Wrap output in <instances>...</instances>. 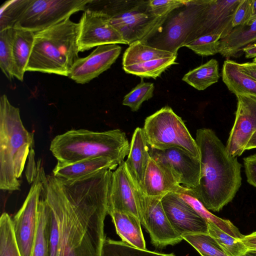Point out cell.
I'll list each match as a JSON object with an SVG mask.
<instances>
[{
	"label": "cell",
	"instance_id": "cell-37",
	"mask_svg": "<svg viewBox=\"0 0 256 256\" xmlns=\"http://www.w3.org/2000/svg\"><path fill=\"white\" fill-rule=\"evenodd\" d=\"M154 86L152 82H145L142 80L136 87L126 94L122 104L130 107L133 112L139 110L142 104L154 96Z\"/></svg>",
	"mask_w": 256,
	"mask_h": 256
},
{
	"label": "cell",
	"instance_id": "cell-47",
	"mask_svg": "<svg viewBox=\"0 0 256 256\" xmlns=\"http://www.w3.org/2000/svg\"><path fill=\"white\" fill-rule=\"evenodd\" d=\"M244 256H256V250H248L245 254H243Z\"/></svg>",
	"mask_w": 256,
	"mask_h": 256
},
{
	"label": "cell",
	"instance_id": "cell-28",
	"mask_svg": "<svg viewBox=\"0 0 256 256\" xmlns=\"http://www.w3.org/2000/svg\"><path fill=\"white\" fill-rule=\"evenodd\" d=\"M38 228L32 256H50V222L48 208L40 196Z\"/></svg>",
	"mask_w": 256,
	"mask_h": 256
},
{
	"label": "cell",
	"instance_id": "cell-31",
	"mask_svg": "<svg viewBox=\"0 0 256 256\" xmlns=\"http://www.w3.org/2000/svg\"><path fill=\"white\" fill-rule=\"evenodd\" d=\"M102 256H176L174 253L164 254L142 250L132 246L122 241L106 238Z\"/></svg>",
	"mask_w": 256,
	"mask_h": 256
},
{
	"label": "cell",
	"instance_id": "cell-16",
	"mask_svg": "<svg viewBox=\"0 0 256 256\" xmlns=\"http://www.w3.org/2000/svg\"><path fill=\"white\" fill-rule=\"evenodd\" d=\"M162 204L171 226L180 236L208 234L207 222L176 193L164 196Z\"/></svg>",
	"mask_w": 256,
	"mask_h": 256
},
{
	"label": "cell",
	"instance_id": "cell-39",
	"mask_svg": "<svg viewBox=\"0 0 256 256\" xmlns=\"http://www.w3.org/2000/svg\"><path fill=\"white\" fill-rule=\"evenodd\" d=\"M188 0H150L148 4L150 11L158 17H167L172 12L185 5Z\"/></svg>",
	"mask_w": 256,
	"mask_h": 256
},
{
	"label": "cell",
	"instance_id": "cell-41",
	"mask_svg": "<svg viewBox=\"0 0 256 256\" xmlns=\"http://www.w3.org/2000/svg\"><path fill=\"white\" fill-rule=\"evenodd\" d=\"M243 161L247 182L256 188V154L244 158Z\"/></svg>",
	"mask_w": 256,
	"mask_h": 256
},
{
	"label": "cell",
	"instance_id": "cell-24",
	"mask_svg": "<svg viewBox=\"0 0 256 256\" xmlns=\"http://www.w3.org/2000/svg\"><path fill=\"white\" fill-rule=\"evenodd\" d=\"M14 28L12 74L14 77L22 82L32 50L35 33L19 28Z\"/></svg>",
	"mask_w": 256,
	"mask_h": 256
},
{
	"label": "cell",
	"instance_id": "cell-11",
	"mask_svg": "<svg viewBox=\"0 0 256 256\" xmlns=\"http://www.w3.org/2000/svg\"><path fill=\"white\" fill-rule=\"evenodd\" d=\"M78 23L79 52L102 45L128 44L112 24L109 16L101 10L86 8Z\"/></svg>",
	"mask_w": 256,
	"mask_h": 256
},
{
	"label": "cell",
	"instance_id": "cell-12",
	"mask_svg": "<svg viewBox=\"0 0 256 256\" xmlns=\"http://www.w3.org/2000/svg\"><path fill=\"white\" fill-rule=\"evenodd\" d=\"M162 198L146 196L138 206L141 224L149 233L152 244L159 248L173 246L183 240L171 226L162 204Z\"/></svg>",
	"mask_w": 256,
	"mask_h": 256
},
{
	"label": "cell",
	"instance_id": "cell-25",
	"mask_svg": "<svg viewBox=\"0 0 256 256\" xmlns=\"http://www.w3.org/2000/svg\"><path fill=\"white\" fill-rule=\"evenodd\" d=\"M222 76L228 90L236 94H246L256 98V80L242 72L238 63L226 60L223 64Z\"/></svg>",
	"mask_w": 256,
	"mask_h": 256
},
{
	"label": "cell",
	"instance_id": "cell-30",
	"mask_svg": "<svg viewBox=\"0 0 256 256\" xmlns=\"http://www.w3.org/2000/svg\"><path fill=\"white\" fill-rule=\"evenodd\" d=\"M177 55L148 60L142 63L123 66L126 73L144 78H156L176 62Z\"/></svg>",
	"mask_w": 256,
	"mask_h": 256
},
{
	"label": "cell",
	"instance_id": "cell-8",
	"mask_svg": "<svg viewBox=\"0 0 256 256\" xmlns=\"http://www.w3.org/2000/svg\"><path fill=\"white\" fill-rule=\"evenodd\" d=\"M142 128L150 148L161 150L178 148L200 159L196 140L170 107L164 106L148 116Z\"/></svg>",
	"mask_w": 256,
	"mask_h": 256
},
{
	"label": "cell",
	"instance_id": "cell-36",
	"mask_svg": "<svg viewBox=\"0 0 256 256\" xmlns=\"http://www.w3.org/2000/svg\"><path fill=\"white\" fill-rule=\"evenodd\" d=\"M28 0H12L2 4L0 10V31L14 26Z\"/></svg>",
	"mask_w": 256,
	"mask_h": 256
},
{
	"label": "cell",
	"instance_id": "cell-35",
	"mask_svg": "<svg viewBox=\"0 0 256 256\" xmlns=\"http://www.w3.org/2000/svg\"><path fill=\"white\" fill-rule=\"evenodd\" d=\"M15 34L14 28L0 31V68L6 76L11 80L12 70V45Z\"/></svg>",
	"mask_w": 256,
	"mask_h": 256
},
{
	"label": "cell",
	"instance_id": "cell-1",
	"mask_svg": "<svg viewBox=\"0 0 256 256\" xmlns=\"http://www.w3.org/2000/svg\"><path fill=\"white\" fill-rule=\"evenodd\" d=\"M112 171L74 180L46 176L40 196L48 209L50 256H102Z\"/></svg>",
	"mask_w": 256,
	"mask_h": 256
},
{
	"label": "cell",
	"instance_id": "cell-18",
	"mask_svg": "<svg viewBox=\"0 0 256 256\" xmlns=\"http://www.w3.org/2000/svg\"><path fill=\"white\" fill-rule=\"evenodd\" d=\"M242 0H210L193 40L208 34L220 35L221 38L227 36L234 28V17Z\"/></svg>",
	"mask_w": 256,
	"mask_h": 256
},
{
	"label": "cell",
	"instance_id": "cell-48",
	"mask_svg": "<svg viewBox=\"0 0 256 256\" xmlns=\"http://www.w3.org/2000/svg\"><path fill=\"white\" fill-rule=\"evenodd\" d=\"M252 62L256 64V57L254 58L253 61Z\"/></svg>",
	"mask_w": 256,
	"mask_h": 256
},
{
	"label": "cell",
	"instance_id": "cell-29",
	"mask_svg": "<svg viewBox=\"0 0 256 256\" xmlns=\"http://www.w3.org/2000/svg\"><path fill=\"white\" fill-rule=\"evenodd\" d=\"M177 55L171 52L152 47L142 41L129 45L122 58V66L135 64L148 60Z\"/></svg>",
	"mask_w": 256,
	"mask_h": 256
},
{
	"label": "cell",
	"instance_id": "cell-5",
	"mask_svg": "<svg viewBox=\"0 0 256 256\" xmlns=\"http://www.w3.org/2000/svg\"><path fill=\"white\" fill-rule=\"evenodd\" d=\"M78 31V23L68 18L36 32L26 72L68 76L79 58Z\"/></svg>",
	"mask_w": 256,
	"mask_h": 256
},
{
	"label": "cell",
	"instance_id": "cell-4",
	"mask_svg": "<svg viewBox=\"0 0 256 256\" xmlns=\"http://www.w3.org/2000/svg\"><path fill=\"white\" fill-rule=\"evenodd\" d=\"M34 134L24 126L19 108L12 106L7 96L0 98V188L20 190L21 177L32 148Z\"/></svg>",
	"mask_w": 256,
	"mask_h": 256
},
{
	"label": "cell",
	"instance_id": "cell-7",
	"mask_svg": "<svg viewBox=\"0 0 256 256\" xmlns=\"http://www.w3.org/2000/svg\"><path fill=\"white\" fill-rule=\"evenodd\" d=\"M210 0H188L172 12L158 30L144 43L177 54L181 47L193 40Z\"/></svg>",
	"mask_w": 256,
	"mask_h": 256
},
{
	"label": "cell",
	"instance_id": "cell-21",
	"mask_svg": "<svg viewBox=\"0 0 256 256\" xmlns=\"http://www.w3.org/2000/svg\"><path fill=\"white\" fill-rule=\"evenodd\" d=\"M114 160L108 158H98L76 162L68 164H56L53 175L66 180L79 178L100 170H114L118 166Z\"/></svg>",
	"mask_w": 256,
	"mask_h": 256
},
{
	"label": "cell",
	"instance_id": "cell-38",
	"mask_svg": "<svg viewBox=\"0 0 256 256\" xmlns=\"http://www.w3.org/2000/svg\"><path fill=\"white\" fill-rule=\"evenodd\" d=\"M220 39L218 34H206L195 38L184 46L200 56H213L218 53Z\"/></svg>",
	"mask_w": 256,
	"mask_h": 256
},
{
	"label": "cell",
	"instance_id": "cell-19",
	"mask_svg": "<svg viewBox=\"0 0 256 256\" xmlns=\"http://www.w3.org/2000/svg\"><path fill=\"white\" fill-rule=\"evenodd\" d=\"M130 152L124 161L126 170L138 190L144 192V180L150 156L142 128H136L130 144Z\"/></svg>",
	"mask_w": 256,
	"mask_h": 256
},
{
	"label": "cell",
	"instance_id": "cell-34",
	"mask_svg": "<svg viewBox=\"0 0 256 256\" xmlns=\"http://www.w3.org/2000/svg\"><path fill=\"white\" fill-rule=\"evenodd\" d=\"M182 238L192 245L202 256H228L208 234H186Z\"/></svg>",
	"mask_w": 256,
	"mask_h": 256
},
{
	"label": "cell",
	"instance_id": "cell-23",
	"mask_svg": "<svg viewBox=\"0 0 256 256\" xmlns=\"http://www.w3.org/2000/svg\"><path fill=\"white\" fill-rule=\"evenodd\" d=\"M122 241L135 248L146 250L139 218L134 214L116 211L108 214Z\"/></svg>",
	"mask_w": 256,
	"mask_h": 256
},
{
	"label": "cell",
	"instance_id": "cell-9",
	"mask_svg": "<svg viewBox=\"0 0 256 256\" xmlns=\"http://www.w3.org/2000/svg\"><path fill=\"white\" fill-rule=\"evenodd\" d=\"M92 0H29L14 28L34 33L53 26L74 14L85 10Z\"/></svg>",
	"mask_w": 256,
	"mask_h": 256
},
{
	"label": "cell",
	"instance_id": "cell-49",
	"mask_svg": "<svg viewBox=\"0 0 256 256\" xmlns=\"http://www.w3.org/2000/svg\"><path fill=\"white\" fill-rule=\"evenodd\" d=\"M244 256V255H242V256Z\"/></svg>",
	"mask_w": 256,
	"mask_h": 256
},
{
	"label": "cell",
	"instance_id": "cell-44",
	"mask_svg": "<svg viewBox=\"0 0 256 256\" xmlns=\"http://www.w3.org/2000/svg\"><path fill=\"white\" fill-rule=\"evenodd\" d=\"M246 58H254L256 57V42L247 46L242 50Z\"/></svg>",
	"mask_w": 256,
	"mask_h": 256
},
{
	"label": "cell",
	"instance_id": "cell-13",
	"mask_svg": "<svg viewBox=\"0 0 256 256\" xmlns=\"http://www.w3.org/2000/svg\"><path fill=\"white\" fill-rule=\"evenodd\" d=\"M237 108L235 120L226 148L234 157L241 156L248 140L256 131V98L236 94Z\"/></svg>",
	"mask_w": 256,
	"mask_h": 256
},
{
	"label": "cell",
	"instance_id": "cell-27",
	"mask_svg": "<svg viewBox=\"0 0 256 256\" xmlns=\"http://www.w3.org/2000/svg\"><path fill=\"white\" fill-rule=\"evenodd\" d=\"M220 78L218 62L212 58L190 70L184 75L182 80L196 89L202 90L217 82Z\"/></svg>",
	"mask_w": 256,
	"mask_h": 256
},
{
	"label": "cell",
	"instance_id": "cell-33",
	"mask_svg": "<svg viewBox=\"0 0 256 256\" xmlns=\"http://www.w3.org/2000/svg\"><path fill=\"white\" fill-rule=\"evenodd\" d=\"M0 256H22L14 236L12 218L6 212L0 218Z\"/></svg>",
	"mask_w": 256,
	"mask_h": 256
},
{
	"label": "cell",
	"instance_id": "cell-2",
	"mask_svg": "<svg viewBox=\"0 0 256 256\" xmlns=\"http://www.w3.org/2000/svg\"><path fill=\"white\" fill-rule=\"evenodd\" d=\"M200 162L199 184L192 188L209 210L219 212L230 202L240 187L241 168L237 157L230 156L226 146L210 128L196 132Z\"/></svg>",
	"mask_w": 256,
	"mask_h": 256
},
{
	"label": "cell",
	"instance_id": "cell-15",
	"mask_svg": "<svg viewBox=\"0 0 256 256\" xmlns=\"http://www.w3.org/2000/svg\"><path fill=\"white\" fill-rule=\"evenodd\" d=\"M124 162L112 172L108 214L116 211L132 214L138 218L139 202L144 200L146 196L138 190L126 170Z\"/></svg>",
	"mask_w": 256,
	"mask_h": 256
},
{
	"label": "cell",
	"instance_id": "cell-22",
	"mask_svg": "<svg viewBox=\"0 0 256 256\" xmlns=\"http://www.w3.org/2000/svg\"><path fill=\"white\" fill-rule=\"evenodd\" d=\"M256 42V19L252 22L236 26L225 38L220 40L218 50L226 58H238L244 53L242 50Z\"/></svg>",
	"mask_w": 256,
	"mask_h": 256
},
{
	"label": "cell",
	"instance_id": "cell-40",
	"mask_svg": "<svg viewBox=\"0 0 256 256\" xmlns=\"http://www.w3.org/2000/svg\"><path fill=\"white\" fill-rule=\"evenodd\" d=\"M253 0H242L238 7L232 20L233 28L247 24L250 20Z\"/></svg>",
	"mask_w": 256,
	"mask_h": 256
},
{
	"label": "cell",
	"instance_id": "cell-46",
	"mask_svg": "<svg viewBox=\"0 0 256 256\" xmlns=\"http://www.w3.org/2000/svg\"><path fill=\"white\" fill-rule=\"evenodd\" d=\"M256 19V0H253L252 15L248 24L252 22Z\"/></svg>",
	"mask_w": 256,
	"mask_h": 256
},
{
	"label": "cell",
	"instance_id": "cell-14",
	"mask_svg": "<svg viewBox=\"0 0 256 256\" xmlns=\"http://www.w3.org/2000/svg\"><path fill=\"white\" fill-rule=\"evenodd\" d=\"M149 152L150 158L166 167L180 184L192 189L198 185L200 159L174 148L161 150L149 147Z\"/></svg>",
	"mask_w": 256,
	"mask_h": 256
},
{
	"label": "cell",
	"instance_id": "cell-3",
	"mask_svg": "<svg viewBox=\"0 0 256 256\" xmlns=\"http://www.w3.org/2000/svg\"><path fill=\"white\" fill-rule=\"evenodd\" d=\"M130 144L126 133L119 129L101 132L71 130L55 136L50 150L59 164L108 158L119 165L128 154Z\"/></svg>",
	"mask_w": 256,
	"mask_h": 256
},
{
	"label": "cell",
	"instance_id": "cell-10",
	"mask_svg": "<svg viewBox=\"0 0 256 256\" xmlns=\"http://www.w3.org/2000/svg\"><path fill=\"white\" fill-rule=\"evenodd\" d=\"M38 162L32 184L22 207L12 219L15 238L22 256H32L38 222V204L45 176Z\"/></svg>",
	"mask_w": 256,
	"mask_h": 256
},
{
	"label": "cell",
	"instance_id": "cell-26",
	"mask_svg": "<svg viewBox=\"0 0 256 256\" xmlns=\"http://www.w3.org/2000/svg\"><path fill=\"white\" fill-rule=\"evenodd\" d=\"M174 193L190 204L206 222L213 223L220 230L236 238L241 239L244 236L229 220L222 219L210 212L196 198L192 188L182 186L179 190Z\"/></svg>",
	"mask_w": 256,
	"mask_h": 256
},
{
	"label": "cell",
	"instance_id": "cell-43",
	"mask_svg": "<svg viewBox=\"0 0 256 256\" xmlns=\"http://www.w3.org/2000/svg\"><path fill=\"white\" fill-rule=\"evenodd\" d=\"M240 240L248 250H256V232H253L250 234L244 236Z\"/></svg>",
	"mask_w": 256,
	"mask_h": 256
},
{
	"label": "cell",
	"instance_id": "cell-45",
	"mask_svg": "<svg viewBox=\"0 0 256 256\" xmlns=\"http://www.w3.org/2000/svg\"><path fill=\"white\" fill-rule=\"evenodd\" d=\"M255 148H256V131L254 132L247 143L245 148V150Z\"/></svg>",
	"mask_w": 256,
	"mask_h": 256
},
{
	"label": "cell",
	"instance_id": "cell-6",
	"mask_svg": "<svg viewBox=\"0 0 256 256\" xmlns=\"http://www.w3.org/2000/svg\"><path fill=\"white\" fill-rule=\"evenodd\" d=\"M101 10L110 16L112 24L130 45L146 42L162 26L167 17H158L150 10L148 1H110Z\"/></svg>",
	"mask_w": 256,
	"mask_h": 256
},
{
	"label": "cell",
	"instance_id": "cell-17",
	"mask_svg": "<svg viewBox=\"0 0 256 256\" xmlns=\"http://www.w3.org/2000/svg\"><path fill=\"white\" fill-rule=\"evenodd\" d=\"M122 51L118 44L97 46L89 55L78 58L72 64L68 77L77 84H85L110 68Z\"/></svg>",
	"mask_w": 256,
	"mask_h": 256
},
{
	"label": "cell",
	"instance_id": "cell-42",
	"mask_svg": "<svg viewBox=\"0 0 256 256\" xmlns=\"http://www.w3.org/2000/svg\"><path fill=\"white\" fill-rule=\"evenodd\" d=\"M240 70L252 78L256 80V64L253 62H248L239 64Z\"/></svg>",
	"mask_w": 256,
	"mask_h": 256
},
{
	"label": "cell",
	"instance_id": "cell-32",
	"mask_svg": "<svg viewBox=\"0 0 256 256\" xmlns=\"http://www.w3.org/2000/svg\"><path fill=\"white\" fill-rule=\"evenodd\" d=\"M208 234L220 246L228 256H241L248 249L240 239L231 236L210 222H207Z\"/></svg>",
	"mask_w": 256,
	"mask_h": 256
},
{
	"label": "cell",
	"instance_id": "cell-20",
	"mask_svg": "<svg viewBox=\"0 0 256 256\" xmlns=\"http://www.w3.org/2000/svg\"><path fill=\"white\" fill-rule=\"evenodd\" d=\"M170 172L150 158L144 180V192L148 197H162L181 188Z\"/></svg>",
	"mask_w": 256,
	"mask_h": 256
}]
</instances>
